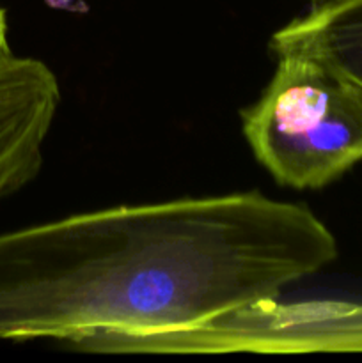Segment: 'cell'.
Segmentation results:
<instances>
[{
	"label": "cell",
	"instance_id": "6da1fadb",
	"mask_svg": "<svg viewBox=\"0 0 362 363\" xmlns=\"http://www.w3.org/2000/svg\"><path fill=\"white\" fill-rule=\"evenodd\" d=\"M336 257L311 209L259 191L82 213L0 234V340L194 328Z\"/></svg>",
	"mask_w": 362,
	"mask_h": 363
},
{
	"label": "cell",
	"instance_id": "7a4b0ae2",
	"mask_svg": "<svg viewBox=\"0 0 362 363\" xmlns=\"http://www.w3.org/2000/svg\"><path fill=\"white\" fill-rule=\"evenodd\" d=\"M277 67L241 110L256 160L283 186L318 190L362 162V82L304 46H275Z\"/></svg>",
	"mask_w": 362,
	"mask_h": 363
},
{
	"label": "cell",
	"instance_id": "3957f363",
	"mask_svg": "<svg viewBox=\"0 0 362 363\" xmlns=\"http://www.w3.org/2000/svg\"><path fill=\"white\" fill-rule=\"evenodd\" d=\"M85 353H362V301H259L206 325L155 335L94 333L64 344Z\"/></svg>",
	"mask_w": 362,
	"mask_h": 363
},
{
	"label": "cell",
	"instance_id": "277c9868",
	"mask_svg": "<svg viewBox=\"0 0 362 363\" xmlns=\"http://www.w3.org/2000/svg\"><path fill=\"white\" fill-rule=\"evenodd\" d=\"M59 103V82L45 62L13 55L0 66V201L39 174Z\"/></svg>",
	"mask_w": 362,
	"mask_h": 363
},
{
	"label": "cell",
	"instance_id": "5b68a950",
	"mask_svg": "<svg viewBox=\"0 0 362 363\" xmlns=\"http://www.w3.org/2000/svg\"><path fill=\"white\" fill-rule=\"evenodd\" d=\"M304 46L362 82V0H322L272 35L270 48Z\"/></svg>",
	"mask_w": 362,
	"mask_h": 363
},
{
	"label": "cell",
	"instance_id": "8992f818",
	"mask_svg": "<svg viewBox=\"0 0 362 363\" xmlns=\"http://www.w3.org/2000/svg\"><path fill=\"white\" fill-rule=\"evenodd\" d=\"M14 53L11 52V46H9V39H7V18H6V11L4 7L0 6V66L4 62L13 57Z\"/></svg>",
	"mask_w": 362,
	"mask_h": 363
},
{
	"label": "cell",
	"instance_id": "52a82bcc",
	"mask_svg": "<svg viewBox=\"0 0 362 363\" xmlns=\"http://www.w3.org/2000/svg\"><path fill=\"white\" fill-rule=\"evenodd\" d=\"M312 2H322V0H312Z\"/></svg>",
	"mask_w": 362,
	"mask_h": 363
}]
</instances>
